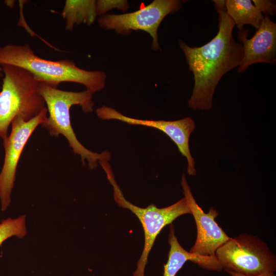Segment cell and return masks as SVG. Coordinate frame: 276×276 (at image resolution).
Masks as SVG:
<instances>
[{
	"mask_svg": "<svg viewBox=\"0 0 276 276\" xmlns=\"http://www.w3.org/2000/svg\"><path fill=\"white\" fill-rule=\"evenodd\" d=\"M168 242L170 248L168 260L164 265L163 276H175L187 261L208 270L220 271L222 269L216 257L202 256L186 250L179 243L172 224L170 226Z\"/></svg>",
	"mask_w": 276,
	"mask_h": 276,
	"instance_id": "12",
	"label": "cell"
},
{
	"mask_svg": "<svg viewBox=\"0 0 276 276\" xmlns=\"http://www.w3.org/2000/svg\"><path fill=\"white\" fill-rule=\"evenodd\" d=\"M97 116L102 120H117L130 125L153 127L163 131L174 142L181 154L187 159V172L195 176V162L189 148V138L195 127L194 121L186 117L176 121L150 120L132 118L124 116L111 107L102 106L96 110Z\"/></svg>",
	"mask_w": 276,
	"mask_h": 276,
	"instance_id": "9",
	"label": "cell"
},
{
	"mask_svg": "<svg viewBox=\"0 0 276 276\" xmlns=\"http://www.w3.org/2000/svg\"><path fill=\"white\" fill-rule=\"evenodd\" d=\"M4 76L3 69L1 66L0 65V77H2Z\"/></svg>",
	"mask_w": 276,
	"mask_h": 276,
	"instance_id": "19",
	"label": "cell"
},
{
	"mask_svg": "<svg viewBox=\"0 0 276 276\" xmlns=\"http://www.w3.org/2000/svg\"><path fill=\"white\" fill-rule=\"evenodd\" d=\"M226 272L228 274H229L231 276H252V275H244L241 273L235 272L233 271H227ZM253 276H275V275L274 274V273H269V274H260V275H253Z\"/></svg>",
	"mask_w": 276,
	"mask_h": 276,
	"instance_id": "18",
	"label": "cell"
},
{
	"mask_svg": "<svg viewBox=\"0 0 276 276\" xmlns=\"http://www.w3.org/2000/svg\"><path fill=\"white\" fill-rule=\"evenodd\" d=\"M222 268L247 275L274 273L276 257L260 238L247 234L231 238L215 252Z\"/></svg>",
	"mask_w": 276,
	"mask_h": 276,
	"instance_id": "6",
	"label": "cell"
},
{
	"mask_svg": "<svg viewBox=\"0 0 276 276\" xmlns=\"http://www.w3.org/2000/svg\"><path fill=\"white\" fill-rule=\"evenodd\" d=\"M1 64L23 68L40 82L54 88H57L63 82L81 84L93 94L104 88L106 80L104 72L83 70L69 59L52 61L41 58L33 52L28 44H9L0 47Z\"/></svg>",
	"mask_w": 276,
	"mask_h": 276,
	"instance_id": "2",
	"label": "cell"
},
{
	"mask_svg": "<svg viewBox=\"0 0 276 276\" xmlns=\"http://www.w3.org/2000/svg\"><path fill=\"white\" fill-rule=\"evenodd\" d=\"M39 92L47 105L49 117L41 125L45 128L51 135L57 137L63 135L68 142L75 154L80 156L83 166L86 165L89 169L98 167L100 162H108L111 158L109 151L101 153L91 151L85 148L77 139L72 127L70 110L74 105L81 106L83 112L93 111L95 103L93 95L87 90L75 92L62 90L57 88L40 83Z\"/></svg>",
	"mask_w": 276,
	"mask_h": 276,
	"instance_id": "3",
	"label": "cell"
},
{
	"mask_svg": "<svg viewBox=\"0 0 276 276\" xmlns=\"http://www.w3.org/2000/svg\"><path fill=\"white\" fill-rule=\"evenodd\" d=\"M182 4L179 0H154L132 12L105 14L99 17L98 22L101 28L113 30L121 35H130L132 30L146 32L152 39V49L156 51L160 50L157 31L162 21L167 15L178 11Z\"/></svg>",
	"mask_w": 276,
	"mask_h": 276,
	"instance_id": "7",
	"label": "cell"
},
{
	"mask_svg": "<svg viewBox=\"0 0 276 276\" xmlns=\"http://www.w3.org/2000/svg\"><path fill=\"white\" fill-rule=\"evenodd\" d=\"M254 5L265 15L273 16L275 13V4L269 0H252Z\"/></svg>",
	"mask_w": 276,
	"mask_h": 276,
	"instance_id": "17",
	"label": "cell"
},
{
	"mask_svg": "<svg viewBox=\"0 0 276 276\" xmlns=\"http://www.w3.org/2000/svg\"><path fill=\"white\" fill-rule=\"evenodd\" d=\"M181 185L197 227L196 240L190 252L202 256L216 257L215 252L218 248L230 238L215 220L218 213L213 208H211L206 213L203 211L193 196L185 173L181 176Z\"/></svg>",
	"mask_w": 276,
	"mask_h": 276,
	"instance_id": "10",
	"label": "cell"
},
{
	"mask_svg": "<svg viewBox=\"0 0 276 276\" xmlns=\"http://www.w3.org/2000/svg\"><path fill=\"white\" fill-rule=\"evenodd\" d=\"M99 164L106 173L107 179L112 186L115 201L120 207L131 211L142 224L145 236L144 246L133 276H144L148 255L157 235L166 225L171 224L177 217L191 214L190 209L185 197L163 208H158L153 204L145 208L135 205L124 196L108 162H101Z\"/></svg>",
	"mask_w": 276,
	"mask_h": 276,
	"instance_id": "5",
	"label": "cell"
},
{
	"mask_svg": "<svg viewBox=\"0 0 276 276\" xmlns=\"http://www.w3.org/2000/svg\"><path fill=\"white\" fill-rule=\"evenodd\" d=\"M0 65L4 74L0 91V137L4 141L16 116L28 121L40 113L45 103L39 92L40 82L32 74L15 65Z\"/></svg>",
	"mask_w": 276,
	"mask_h": 276,
	"instance_id": "4",
	"label": "cell"
},
{
	"mask_svg": "<svg viewBox=\"0 0 276 276\" xmlns=\"http://www.w3.org/2000/svg\"><path fill=\"white\" fill-rule=\"evenodd\" d=\"M95 0H66L61 15L66 21L65 29L72 30L75 25L93 24L97 16Z\"/></svg>",
	"mask_w": 276,
	"mask_h": 276,
	"instance_id": "14",
	"label": "cell"
},
{
	"mask_svg": "<svg viewBox=\"0 0 276 276\" xmlns=\"http://www.w3.org/2000/svg\"><path fill=\"white\" fill-rule=\"evenodd\" d=\"M218 14V31L209 42L201 47H191L182 40L179 45L185 54L194 86L188 102L194 110H209L213 106L216 87L222 77L238 67L243 57V47L233 36L235 24L226 8H215Z\"/></svg>",
	"mask_w": 276,
	"mask_h": 276,
	"instance_id": "1",
	"label": "cell"
},
{
	"mask_svg": "<svg viewBox=\"0 0 276 276\" xmlns=\"http://www.w3.org/2000/svg\"><path fill=\"white\" fill-rule=\"evenodd\" d=\"M248 30L243 28L237 33L243 47V57L238 72L242 73L249 66L257 63H276V24L265 15L255 35L247 38Z\"/></svg>",
	"mask_w": 276,
	"mask_h": 276,
	"instance_id": "11",
	"label": "cell"
},
{
	"mask_svg": "<svg viewBox=\"0 0 276 276\" xmlns=\"http://www.w3.org/2000/svg\"><path fill=\"white\" fill-rule=\"evenodd\" d=\"M27 234L26 218L21 215L15 218H8L0 222V246L8 238H22Z\"/></svg>",
	"mask_w": 276,
	"mask_h": 276,
	"instance_id": "15",
	"label": "cell"
},
{
	"mask_svg": "<svg viewBox=\"0 0 276 276\" xmlns=\"http://www.w3.org/2000/svg\"><path fill=\"white\" fill-rule=\"evenodd\" d=\"M46 106L31 120L26 121L16 116L12 121L11 132L3 141L5 158L0 173V201L2 211L7 210L11 201V193L15 180L17 166L24 147L39 125L48 120Z\"/></svg>",
	"mask_w": 276,
	"mask_h": 276,
	"instance_id": "8",
	"label": "cell"
},
{
	"mask_svg": "<svg viewBox=\"0 0 276 276\" xmlns=\"http://www.w3.org/2000/svg\"><path fill=\"white\" fill-rule=\"evenodd\" d=\"M226 12L239 31L245 25L258 29L264 18L261 12L250 0H226Z\"/></svg>",
	"mask_w": 276,
	"mask_h": 276,
	"instance_id": "13",
	"label": "cell"
},
{
	"mask_svg": "<svg viewBox=\"0 0 276 276\" xmlns=\"http://www.w3.org/2000/svg\"><path fill=\"white\" fill-rule=\"evenodd\" d=\"M129 8L128 2L125 0H98L96 2V11L99 16L116 8L125 13Z\"/></svg>",
	"mask_w": 276,
	"mask_h": 276,
	"instance_id": "16",
	"label": "cell"
}]
</instances>
